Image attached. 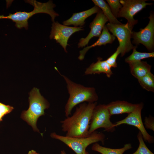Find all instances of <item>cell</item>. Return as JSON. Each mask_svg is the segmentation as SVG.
Masks as SVG:
<instances>
[{"mask_svg":"<svg viewBox=\"0 0 154 154\" xmlns=\"http://www.w3.org/2000/svg\"><path fill=\"white\" fill-rule=\"evenodd\" d=\"M97 105L96 102L81 104L76 108L72 116L61 121L62 130L66 133V136L74 138L89 136L90 122L93 110Z\"/></svg>","mask_w":154,"mask_h":154,"instance_id":"6da1fadb","label":"cell"},{"mask_svg":"<svg viewBox=\"0 0 154 154\" xmlns=\"http://www.w3.org/2000/svg\"><path fill=\"white\" fill-rule=\"evenodd\" d=\"M67 84L69 96L65 107V115L67 117L71 114L73 108L81 103L87 102L92 103L96 102L98 99L96 89L94 87H86L76 83L66 76L61 74Z\"/></svg>","mask_w":154,"mask_h":154,"instance_id":"7a4b0ae2","label":"cell"},{"mask_svg":"<svg viewBox=\"0 0 154 154\" xmlns=\"http://www.w3.org/2000/svg\"><path fill=\"white\" fill-rule=\"evenodd\" d=\"M27 3L33 5L34 9L29 12L17 11L16 13H9L8 16L0 15V19H10L14 22L15 26L18 29L24 28L27 29L28 28V20L34 15L38 13H45L49 15L51 18L52 21L54 22L55 18L59 15L55 12L53 9L56 6L52 1L46 3H42L36 0L25 1Z\"/></svg>","mask_w":154,"mask_h":154,"instance_id":"3957f363","label":"cell"},{"mask_svg":"<svg viewBox=\"0 0 154 154\" xmlns=\"http://www.w3.org/2000/svg\"><path fill=\"white\" fill-rule=\"evenodd\" d=\"M29 95V107L27 110L22 112L21 117L31 125L35 131L40 133L42 136V133L40 132L37 127V122L39 117L44 115V110L49 108V104L37 88H33Z\"/></svg>","mask_w":154,"mask_h":154,"instance_id":"277c9868","label":"cell"},{"mask_svg":"<svg viewBox=\"0 0 154 154\" xmlns=\"http://www.w3.org/2000/svg\"><path fill=\"white\" fill-rule=\"evenodd\" d=\"M52 138L58 140L71 149L76 154H85L86 149L90 145L101 141L104 143L105 135L95 131L85 138H74L62 136L53 132L50 134Z\"/></svg>","mask_w":154,"mask_h":154,"instance_id":"5b68a950","label":"cell"},{"mask_svg":"<svg viewBox=\"0 0 154 154\" xmlns=\"http://www.w3.org/2000/svg\"><path fill=\"white\" fill-rule=\"evenodd\" d=\"M111 116L106 105H97L92 112L89 130V134L101 128H104V131L108 132L115 131L116 126L115 124L110 121Z\"/></svg>","mask_w":154,"mask_h":154,"instance_id":"8992f818","label":"cell"},{"mask_svg":"<svg viewBox=\"0 0 154 154\" xmlns=\"http://www.w3.org/2000/svg\"><path fill=\"white\" fill-rule=\"evenodd\" d=\"M144 0H121L119 2L122 5L117 17H123L127 20L126 23L129 29L132 31L134 25L138 22L134 16L138 12L153 3H147Z\"/></svg>","mask_w":154,"mask_h":154,"instance_id":"52a82bcc","label":"cell"},{"mask_svg":"<svg viewBox=\"0 0 154 154\" xmlns=\"http://www.w3.org/2000/svg\"><path fill=\"white\" fill-rule=\"evenodd\" d=\"M106 26L112 35L117 38L119 44L118 47L121 56H123L136 46H134L131 42L132 31L129 29L126 24L108 23Z\"/></svg>","mask_w":154,"mask_h":154,"instance_id":"ba28073f","label":"cell"},{"mask_svg":"<svg viewBox=\"0 0 154 154\" xmlns=\"http://www.w3.org/2000/svg\"><path fill=\"white\" fill-rule=\"evenodd\" d=\"M149 22L143 29H141L139 32L132 31L131 38H133V43L136 46L140 44L144 45L149 51H152L154 47V15L150 13L149 17Z\"/></svg>","mask_w":154,"mask_h":154,"instance_id":"9c48e42d","label":"cell"},{"mask_svg":"<svg viewBox=\"0 0 154 154\" xmlns=\"http://www.w3.org/2000/svg\"><path fill=\"white\" fill-rule=\"evenodd\" d=\"M143 107V103L137 104V107L132 112L128 114L124 119L116 122L115 124L116 127L124 124L135 126L141 133L143 139L145 141L150 143H152L154 141V138L146 131L142 120L141 112Z\"/></svg>","mask_w":154,"mask_h":154,"instance_id":"30bf717a","label":"cell"},{"mask_svg":"<svg viewBox=\"0 0 154 154\" xmlns=\"http://www.w3.org/2000/svg\"><path fill=\"white\" fill-rule=\"evenodd\" d=\"M82 27H70L62 25L58 22H54L52 25L50 35V39L55 40L67 52L66 47L68 40L74 33L84 30Z\"/></svg>","mask_w":154,"mask_h":154,"instance_id":"8fae6325","label":"cell"},{"mask_svg":"<svg viewBox=\"0 0 154 154\" xmlns=\"http://www.w3.org/2000/svg\"><path fill=\"white\" fill-rule=\"evenodd\" d=\"M108 21V19L100 10L97 13L93 21L90 23V31L85 38H82L78 44V48L82 47L87 45L90 40L94 37H99L102 31Z\"/></svg>","mask_w":154,"mask_h":154,"instance_id":"7c38bea8","label":"cell"},{"mask_svg":"<svg viewBox=\"0 0 154 154\" xmlns=\"http://www.w3.org/2000/svg\"><path fill=\"white\" fill-rule=\"evenodd\" d=\"M100 10L99 7L95 5L88 10L73 13L70 18L64 21L63 23L66 26L72 25L74 27H81L84 24L85 20L86 18L94 14L97 13Z\"/></svg>","mask_w":154,"mask_h":154,"instance_id":"4fadbf2b","label":"cell"},{"mask_svg":"<svg viewBox=\"0 0 154 154\" xmlns=\"http://www.w3.org/2000/svg\"><path fill=\"white\" fill-rule=\"evenodd\" d=\"M137 104H133L124 101L117 100L106 105L111 116L114 115L129 114L135 108Z\"/></svg>","mask_w":154,"mask_h":154,"instance_id":"5bb4252c","label":"cell"},{"mask_svg":"<svg viewBox=\"0 0 154 154\" xmlns=\"http://www.w3.org/2000/svg\"><path fill=\"white\" fill-rule=\"evenodd\" d=\"M115 38L116 37L110 33L108 29L105 25L98 40L92 45L85 47L80 50L79 52L78 59L80 60H82L84 58L86 54L90 48L96 46H100L105 45L108 43H112Z\"/></svg>","mask_w":154,"mask_h":154,"instance_id":"9a60e30c","label":"cell"},{"mask_svg":"<svg viewBox=\"0 0 154 154\" xmlns=\"http://www.w3.org/2000/svg\"><path fill=\"white\" fill-rule=\"evenodd\" d=\"M111 67L105 60H102V58H98L97 61L92 63L85 71V75L104 73L108 78L113 74Z\"/></svg>","mask_w":154,"mask_h":154,"instance_id":"2e32d148","label":"cell"},{"mask_svg":"<svg viewBox=\"0 0 154 154\" xmlns=\"http://www.w3.org/2000/svg\"><path fill=\"white\" fill-rule=\"evenodd\" d=\"M128 64L131 74L137 80L151 72V66L147 62L141 60Z\"/></svg>","mask_w":154,"mask_h":154,"instance_id":"e0dca14e","label":"cell"},{"mask_svg":"<svg viewBox=\"0 0 154 154\" xmlns=\"http://www.w3.org/2000/svg\"><path fill=\"white\" fill-rule=\"evenodd\" d=\"M132 148L131 144L130 143L125 144L122 148L112 149L101 146L97 143H96L93 144L92 149L102 154H123L125 151Z\"/></svg>","mask_w":154,"mask_h":154,"instance_id":"ac0fdd59","label":"cell"},{"mask_svg":"<svg viewBox=\"0 0 154 154\" xmlns=\"http://www.w3.org/2000/svg\"><path fill=\"white\" fill-rule=\"evenodd\" d=\"M95 5L99 7L106 17L110 23L121 24L122 23L118 20L112 13L108 4L103 0H93Z\"/></svg>","mask_w":154,"mask_h":154,"instance_id":"d6986e66","label":"cell"},{"mask_svg":"<svg viewBox=\"0 0 154 154\" xmlns=\"http://www.w3.org/2000/svg\"><path fill=\"white\" fill-rule=\"evenodd\" d=\"M136 46L133 49V52L129 56L125 58V62L128 64L133 62L141 61V60L154 57V52H142L137 51Z\"/></svg>","mask_w":154,"mask_h":154,"instance_id":"ffe728a7","label":"cell"},{"mask_svg":"<svg viewBox=\"0 0 154 154\" xmlns=\"http://www.w3.org/2000/svg\"><path fill=\"white\" fill-rule=\"evenodd\" d=\"M138 80L143 89L148 91L154 92V76L151 72Z\"/></svg>","mask_w":154,"mask_h":154,"instance_id":"44dd1931","label":"cell"},{"mask_svg":"<svg viewBox=\"0 0 154 154\" xmlns=\"http://www.w3.org/2000/svg\"><path fill=\"white\" fill-rule=\"evenodd\" d=\"M137 137L139 142V146L137 150L131 154H154L146 145L142 134L139 131Z\"/></svg>","mask_w":154,"mask_h":154,"instance_id":"7402d4cb","label":"cell"},{"mask_svg":"<svg viewBox=\"0 0 154 154\" xmlns=\"http://www.w3.org/2000/svg\"><path fill=\"white\" fill-rule=\"evenodd\" d=\"M111 11L117 18L120 10L121 9L122 5L119 0H107Z\"/></svg>","mask_w":154,"mask_h":154,"instance_id":"603a6c76","label":"cell"},{"mask_svg":"<svg viewBox=\"0 0 154 154\" xmlns=\"http://www.w3.org/2000/svg\"><path fill=\"white\" fill-rule=\"evenodd\" d=\"M13 107L7 105L0 102V122L3 120V117L10 113L13 110Z\"/></svg>","mask_w":154,"mask_h":154,"instance_id":"cb8c5ba5","label":"cell"},{"mask_svg":"<svg viewBox=\"0 0 154 154\" xmlns=\"http://www.w3.org/2000/svg\"><path fill=\"white\" fill-rule=\"evenodd\" d=\"M120 54V50L118 47L116 51L106 60V62L112 67L116 68L117 66L116 59L118 55Z\"/></svg>","mask_w":154,"mask_h":154,"instance_id":"d4e9b609","label":"cell"},{"mask_svg":"<svg viewBox=\"0 0 154 154\" xmlns=\"http://www.w3.org/2000/svg\"><path fill=\"white\" fill-rule=\"evenodd\" d=\"M144 124L145 127L154 131V118L151 117H146L145 119Z\"/></svg>","mask_w":154,"mask_h":154,"instance_id":"484cf974","label":"cell"},{"mask_svg":"<svg viewBox=\"0 0 154 154\" xmlns=\"http://www.w3.org/2000/svg\"><path fill=\"white\" fill-rule=\"evenodd\" d=\"M28 154H39L38 153H37L34 150H31L30 151Z\"/></svg>","mask_w":154,"mask_h":154,"instance_id":"4316f807","label":"cell"},{"mask_svg":"<svg viewBox=\"0 0 154 154\" xmlns=\"http://www.w3.org/2000/svg\"><path fill=\"white\" fill-rule=\"evenodd\" d=\"M60 154H66L65 151L63 150H62L61 151Z\"/></svg>","mask_w":154,"mask_h":154,"instance_id":"83f0119b","label":"cell"},{"mask_svg":"<svg viewBox=\"0 0 154 154\" xmlns=\"http://www.w3.org/2000/svg\"><path fill=\"white\" fill-rule=\"evenodd\" d=\"M85 154H89L88 153V152H87L86 151V153Z\"/></svg>","mask_w":154,"mask_h":154,"instance_id":"f1b7e54d","label":"cell"}]
</instances>
